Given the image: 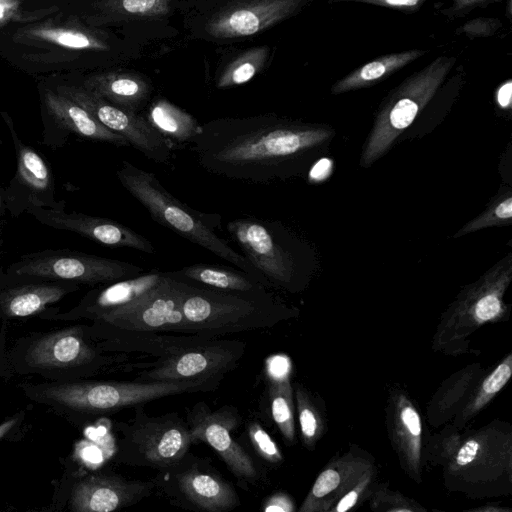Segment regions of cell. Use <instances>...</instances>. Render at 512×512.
<instances>
[{
	"instance_id": "cell-1",
	"label": "cell",
	"mask_w": 512,
	"mask_h": 512,
	"mask_svg": "<svg viewBox=\"0 0 512 512\" xmlns=\"http://www.w3.org/2000/svg\"><path fill=\"white\" fill-rule=\"evenodd\" d=\"M332 134L327 127L272 114L219 118L201 124L191 148L209 173L268 183L298 173L307 154Z\"/></svg>"
},
{
	"instance_id": "cell-2",
	"label": "cell",
	"mask_w": 512,
	"mask_h": 512,
	"mask_svg": "<svg viewBox=\"0 0 512 512\" xmlns=\"http://www.w3.org/2000/svg\"><path fill=\"white\" fill-rule=\"evenodd\" d=\"M220 377L183 381H100L83 379L66 382H22L18 385L31 402L67 419L83 424L129 406L162 397L210 392L220 385Z\"/></svg>"
},
{
	"instance_id": "cell-3",
	"label": "cell",
	"mask_w": 512,
	"mask_h": 512,
	"mask_svg": "<svg viewBox=\"0 0 512 512\" xmlns=\"http://www.w3.org/2000/svg\"><path fill=\"white\" fill-rule=\"evenodd\" d=\"M118 360L91 341L84 324L16 338L0 353V367L10 374L38 376L44 381L91 379L106 372Z\"/></svg>"
},
{
	"instance_id": "cell-4",
	"label": "cell",
	"mask_w": 512,
	"mask_h": 512,
	"mask_svg": "<svg viewBox=\"0 0 512 512\" xmlns=\"http://www.w3.org/2000/svg\"><path fill=\"white\" fill-rule=\"evenodd\" d=\"M116 175L124 189L156 222L230 262L262 283L259 274L247 258L215 232L221 226L219 214L192 209L168 192L155 174L127 160L121 162Z\"/></svg>"
},
{
	"instance_id": "cell-5",
	"label": "cell",
	"mask_w": 512,
	"mask_h": 512,
	"mask_svg": "<svg viewBox=\"0 0 512 512\" xmlns=\"http://www.w3.org/2000/svg\"><path fill=\"white\" fill-rule=\"evenodd\" d=\"M181 308L196 334L213 338L270 328L286 312L268 291H224L187 280Z\"/></svg>"
},
{
	"instance_id": "cell-6",
	"label": "cell",
	"mask_w": 512,
	"mask_h": 512,
	"mask_svg": "<svg viewBox=\"0 0 512 512\" xmlns=\"http://www.w3.org/2000/svg\"><path fill=\"white\" fill-rule=\"evenodd\" d=\"M454 57L438 56L406 78L384 99L363 147L360 165L371 166L384 156L398 136L433 98L455 63Z\"/></svg>"
},
{
	"instance_id": "cell-7",
	"label": "cell",
	"mask_w": 512,
	"mask_h": 512,
	"mask_svg": "<svg viewBox=\"0 0 512 512\" xmlns=\"http://www.w3.org/2000/svg\"><path fill=\"white\" fill-rule=\"evenodd\" d=\"M116 428L120 438L114 458L128 466L168 467L182 459L192 443L188 424L177 413L150 416L143 404L134 406V417Z\"/></svg>"
},
{
	"instance_id": "cell-8",
	"label": "cell",
	"mask_w": 512,
	"mask_h": 512,
	"mask_svg": "<svg viewBox=\"0 0 512 512\" xmlns=\"http://www.w3.org/2000/svg\"><path fill=\"white\" fill-rule=\"evenodd\" d=\"M226 230L265 287L293 289L297 285L301 271L299 244L279 222L243 217L229 221Z\"/></svg>"
},
{
	"instance_id": "cell-9",
	"label": "cell",
	"mask_w": 512,
	"mask_h": 512,
	"mask_svg": "<svg viewBox=\"0 0 512 512\" xmlns=\"http://www.w3.org/2000/svg\"><path fill=\"white\" fill-rule=\"evenodd\" d=\"M184 285L185 280L165 272L157 287L134 302L84 324L85 332L117 330L196 334L181 308Z\"/></svg>"
},
{
	"instance_id": "cell-10",
	"label": "cell",
	"mask_w": 512,
	"mask_h": 512,
	"mask_svg": "<svg viewBox=\"0 0 512 512\" xmlns=\"http://www.w3.org/2000/svg\"><path fill=\"white\" fill-rule=\"evenodd\" d=\"M4 271L11 275L95 286L135 277L144 270L129 262L72 249H45L22 255Z\"/></svg>"
},
{
	"instance_id": "cell-11",
	"label": "cell",
	"mask_w": 512,
	"mask_h": 512,
	"mask_svg": "<svg viewBox=\"0 0 512 512\" xmlns=\"http://www.w3.org/2000/svg\"><path fill=\"white\" fill-rule=\"evenodd\" d=\"M155 487L187 508L207 511H230L240 505L239 496L212 466L188 453L176 463L159 469Z\"/></svg>"
},
{
	"instance_id": "cell-12",
	"label": "cell",
	"mask_w": 512,
	"mask_h": 512,
	"mask_svg": "<svg viewBox=\"0 0 512 512\" xmlns=\"http://www.w3.org/2000/svg\"><path fill=\"white\" fill-rule=\"evenodd\" d=\"M10 133L15 156L16 170L4 188L8 214L14 218L27 214L31 207L64 209L65 201L56 197L55 181L49 164L33 146L20 137L13 120L2 113Z\"/></svg>"
},
{
	"instance_id": "cell-13",
	"label": "cell",
	"mask_w": 512,
	"mask_h": 512,
	"mask_svg": "<svg viewBox=\"0 0 512 512\" xmlns=\"http://www.w3.org/2000/svg\"><path fill=\"white\" fill-rule=\"evenodd\" d=\"M55 90L78 103L103 126L122 136L130 147L150 160L170 164L174 144L157 133L144 116L111 104L83 85L60 84Z\"/></svg>"
},
{
	"instance_id": "cell-14",
	"label": "cell",
	"mask_w": 512,
	"mask_h": 512,
	"mask_svg": "<svg viewBox=\"0 0 512 512\" xmlns=\"http://www.w3.org/2000/svg\"><path fill=\"white\" fill-rule=\"evenodd\" d=\"M245 343L237 340L210 338L175 354L158 358L138 381H183L197 378H223L236 368L245 354Z\"/></svg>"
},
{
	"instance_id": "cell-15",
	"label": "cell",
	"mask_w": 512,
	"mask_h": 512,
	"mask_svg": "<svg viewBox=\"0 0 512 512\" xmlns=\"http://www.w3.org/2000/svg\"><path fill=\"white\" fill-rule=\"evenodd\" d=\"M191 442H205L224 461L230 472L242 483H254L259 471L253 459L232 436L240 424V415L233 406L212 411L204 402L193 406L187 416Z\"/></svg>"
},
{
	"instance_id": "cell-16",
	"label": "cell",
	"mask_w": 512,
	"mask_h": 512,
	"mask_svg": "<svg viewBox=\"0 0 512 512\" xmlns=\"http://www.w3.org/2000/svg\"><path fill=\"white\" fill-rule=\"evenodd\" d=\"M41 106L42 142L52 149L64 146L72 135L117 147H130L122 136L107 129L82 106L55 89L44 87L41 90Z\"/></svg>"
},
{
	"instance_id": "cell-17",
	"label": "cell",
	"mask_w": 512,
	"mask_h": 512,
	"mask_svg": "<svg viewBox=\"0 0 512 512\" xmlns=\"http://www.w3.org/2000/svg\"><path fill=\"white\" fill-rule=\"evenodd\" d=\"M154 481L131 480L110 472L88 473L71 485L67 509L73 512H112L148 497Z\"/></svg>"
},
{
	"instance_id": "cell-18",
	"label": "cell",
	"mask_w": 512,
	"mask_h": 512,
	"mask_svg": "<svg viewBox=\"0 0 512 512\" xmlns=\"http://www.w3.org/2000/svg\"><path fill=\"white\" fill-rule=\"evenodd\" d=\"M27 214L44 226L73 232L104 246L155 253L151 241L113 219L66 211L65 208L31 207Z\"/></svg>"
},
{
	"instance_id": "cell-19",
	"label": "cell",
	"mask_w": 512,
	"mask_h": 512,
	"mask_svg": "<svg viewBox=\"0 0 512 512\" xmlns=\"http://www.w3.org/2000/svg\"><path fill=\"white\" fill-rule=\"evenodd\" d=\"M165 272L152 270L135 277L99 285L88 291L71 309L51 308L39 318L48 321H92L97 317L124 307L157 287Z\"/></svg>"
},
{
	"instance_id": "cell-20",
	"label": "cell",
	"mask_w": 512,
	"mask_h": 512,
	"mask_svg": "<svg viewBox=\"0 0 512 512\" xmlns=\"http://www.w3.org/2000/svg\"><path fill=\"white\" fill-rule=\"evenodd\" d=\"M79 289L80 285L73 282L11 275L1 270L0 319L39 317Z\"/></svg>"
},
{
	"instance_id": "cell-21",
	"label": "cell",
	"mask_w": 512,
	"mask_h": 512,
	"mask_svg": "<svg viewBox=\"0 0 512 512\" xmlns=\"http://www.w3.org/2000/svg\"><path fill=\"white\" fill-rule=\"evenodd\" d=\"M304 0H239L215 12L205 25L214 38L254 35L294 14Z\"/></svg>"
},
{
	"instance_id": "cell-22",
	"label": "cell",
	"mask_w": 512,
	"mask_h": 512,
	"mask_svg": "<svg viewBox=\"0 0 512 512\" xmlns=\"http://www.w3.org/2000/svg\"><path fill=\"white\" fill-rule=\"evenodd\" d=\"M105 353H140L166 357L187 347L206 341L209 336L200 334H180L161 332H130L108 330L86 334Z\"/></svg>"
},
{
	"instance_id": "cell-23",
	"label": "cell",
	"mask_w": 512,
	"mask_h": 512,
	"mask_svg": "<svg viewBox=\"0 0 512 512\" xmlns=\"http://www.w3.org/2000/svg\"><path fill=\"white\" fill-rule=\"evenodd\" d=\"M82 85L111 104L133 112L145 105L150 94L149 84L132 74H100L86 79Z\"/></svg>"
},
{
	"instance_id": "cell-24",
	"label": "cell",
	"mask_w": 512,
	"mask_h": 512,
	"mask_svg": "<svg viewBox=\"0 0 512 512\" xmlns=\"http://www.w3.org/2000/svg\"><path fill=\"white\" fill-rule=\"evenodd\" d=\"M426 53L422 49H410L381 55L351 71L331 88L334 95L372 86L396 73Z\"/></svg>"
},
{
	"instance_id": "cell-25",
	"label": "cell",
	"mask_w": 512,
	"mask_h": 512,
	"mask_svg": "<svg viewBox=\"0 0 512 512\" xmlns=\"http://www.w3.org/2000/svg\"><path fill=\"white\" fill-rule=\"evenodd\" d=\"M171 276L181 278L206 287L238 292L267 291L261 282L250 274L231 267L198 263L168 272Z\"/></svg>"
},
{
	"instance_id": "cell-26",
	"label": "cell",
	"mask_w": 512,
	"mask_h": 512,
	"mask_svg": "<svg viewBox=\"0 0 512 512\" xmlns=\"http://www.w3.org/2000/svg\"><path fill=\"white\" fill-rule=\"evenodd\" d=\"M151 127L162 137L174 144H191L201 124L166 99L154 101L144 116Z\"/></svg>"
},
{
	"instance_id": "cell-27",
	"label": "cell",
	"mask_w": 512,
	"mask_h": 512,
	"mask_svg": "<svg viewBox=\"0 0 512 512\" xmlns=\"http://www.w3.org/2000/svg\"><path fill=\"white\" fill-rule=\"evenodd\" d=\"M25 41L51 44L68 50H107V44L94 33L71 25L43 23L19 31Z\"/></svg>"
},
{
	"instance_id": "cell-28",
	"label": "cell",
	"mask_w": 512,
	"mask_h": 512,
	"mask_svg": "<svg viewBox=\"0 0 512 512\" xmlns=\"http://www.w3.org/2000/svg\"><path fill=\"white\" fill-rule=\"evenodd\" d=\"M268 396L270 412L275 425L285 440L293 443L295 438L294 404L288 376L282 378L269 377Z\"/></svg>"
},
{
	"instance_id": "cell-29",
	"label": "cell",
	"mask_w": 512,
	"mask_h": 512,
	"mask_svg": "<svg viewBox=\"0 0 512 512\" xmlns=\"http://www.w3.org/2000/svg\"><path fill=\"white\" fill-rule=\"evenodd\" d=\"M268 49L259 47L245 52L234 60L219 77V88H230L241 85L251 80L266 62Z\"/></svg>"
},
{
	"instance_id": "cell-30",
	"label": "cell",
	"mask_w": 512,
	"mask_h": 512,
	"mask_svg": "<svg viewBox=\"0 0 512 512\" xmlns=\"http://www.w3.org/2000/svg\"><path fill=\"white\" fill-rule=\"evenodd\" d=\"M512 221V195L510 190L498 196L483 213L465 224L454 237L464 236L480 229L510 224Z\"/></svg>"
},
{
	"instance_id": "cell-31",
	"label": "cell",
	"mask_w": 512,
	"mask_h": 512,
	"mask_svg": "<svg viewBox=\"0 0 512 512\" xmlns=\"http://www.w3.org/2000/svg\"><path fill=\"white\" fill-rule=\"evenodd\" d=\"M397 431L409 463L416 466L420 458L421 420L418 412L409 403L400 407Z\"/></svg>"
},
{
	"instance_id": "cell-32",
	"label": "cell",
	"mask_w": 512,
	"mask_h": 512,
	"mask_svg": "<svg viewBox=\"0 0 512 512\" xmlns=\"http://www.w3.org/2000/svg\"><path fill=\"white\" fill-rule=\"evenodd\" d=\"M511 376V355L501 362L484 380L481 389L472 403L473 411L481 409L507 383Z\"/></svg>"
},
{
	"instance_id": "cell-33",
	"label": "cell",
	"mask_w": 512,
	"mask_h": 512,
	"mask_svg": "<svg viewBox=\"0 0 512 512\" xmlns=\"http://www.w3.org/2000/svg\"><path fill=\"white\" fill-rule=\"evenodd\" d=\"M247 434L254 451L259 457L274 465L282 461L283 457L277 444L259 423L249 422Z\"/></svg>"
},
{
	"instance_id": "cell-34",
	"label": "cell",
	"mask_w": 512,
	"mask_h": 512,
	"mask_svg": "<svg viewBox=\"0 0 512 512\" xmlns=\"http://www.w3.org/2000/svg\"><path fill=\"white\" fill-rule=\"evenodd\" d=\"M296 400L303 441L311 446L319 434V419L307 395L300 388L296 390Z\"/></svg>"
},
{
	"instance_id": "cell-35",
	"label": "cell",
	"mask_w": 512,
	"mask_h": 512,
	"mask_svg": "<svg viewBox=\"0 0 512 512\" xmlns=\"http://www.w3.org/2000/svg\"><path fill=\"white\" fill-rule=\"evenodd\" d=\"M167 2L168 0H113L111 7L127 15L151 16L163 13Z\"/></svg>"
},
{
	"instance_id": "cell-36",
	"label": "cell",
	"mask_w": 512,
	"mask_h": 512,
	"mask_svg": "<svg viewBox=\"0 0 512 512\" xmlns=\"http://www.w3.org/2000/svg\"><path fill=\"white\" fill-rule=\"evenodd\" d=\"M341 482V477L338 471L334 469L324 470L316 479L311 493L307 500L303 503L301 511H304L316 499L323 498L332 491L336 490Z\"/></svg>"
},
{
	"instance_id": "cell-37",
	"label": "cell",
	"mask_w": 512,
	"mask_h": 512,
	"mask_svg": "<svg viewBox=\"0 0 512 512\" xmlns=\"http://www.w3.org/2000/svg\"><path fill=\"white\" fill-rule=\"evenodd\" d=\"M501 27L496 18H476L466 22L460 29L470 37H484L494 34Z\"/></svg>"
},
{
	"instance_id": "cell-38",
	"label": "cell",
	"mask_w": 512,
	"mask_h": 512,
	"mask_svg": "<svg viewBox=\"0 0 512 512\" xmlns=\"http://www.w3.org/2000/svg\"><path fill=\"white\" fill-rule=\"evenodd\" d=\"M40 17L21 12V0H0V27L15 21H29Z\"/></svg>"
},
{
	"instance_id": "cell-39",
	"label": "cell",
	"mask_w": 512,
	"mask_h": 512,
	"mask_svg": "<svg viewBox=\"0 0 512 512\" xmlns=\"http://www.w3.org/2000/svg\"><path fill=\"white\" fill-rule=\"evenodd\" d=\"M25 418L26 412L20 410L3 420L0 423V443L16 439L21 433Z\"/></svg>"
},
{
	"instance_id": "cell-40",
	"label": "cell",
	"mask_w": 512,
	"mask_h": 512,
	"mask_svg": "<svg viewBox=\"0 0 512 512\" xmlns=\"http://www.w3.org/2000/svg\"><path fill=\"white\" fill-rule=\"evenodd\" d=\"M334 2H358L406 12L418 10L427 0H333Z\"/></svg>"
},
{
	"instance_id": "cell-41",
	"label": "cell",
	"mask_w": 512,
	"mask_h": 512,
	"mask_svg": "<svg viewBox=\"0 0 512 512\" xmlns=\"http://www.w3.org/2000/svg\"><path fill=\"white\" fill-rule=\"evenodd\" d=\"M500 0H451V5L442 11L448 17H461L470 11Z\"/></svg>"
},
{
	"instance_id": "cell-42",
	"label": "cell",
	"mask_w": 512,
	"mask_h": 512,
	"mask_svg": "<svg viewBox=\"0 0 512 512\" xmlns=\"http://www.w3.org/2000/svg\"><path fill=\"white\" fill-rule=\"evenodd\" d=\"M293 509L291 499L283 493H276L267 498L262 506V510L265 512H290Z\"/></svg>"
},
{
	"instance_id": "cell-43",
	"label": "cell",
	"mask_w": 512,
	"mask_h": 512,
	"mask_svg": "<svg viewBox=\"0 0 512 512\" xmlns=\"http://www.w3.org/2000/svg\"><path fill=\"white\" fill-rule=\"evenodd\" d=\"M480 445L474 440H468L464 445L460 448L456 456V462L459 466H465L471 463L476 456L478 455Z\"/></svg>"
},
{
	"instance_id": "cell-44",
	"label": "cell",
	"mask_w": 512,
	"mask_h": 512,
	"mask_svg": "<svg viewBox=\"0 0 512 512\" xmlns=\"http://www.w3.org/2000/svg\"><path fill=\"white\" fill-rule=\"evenodd\" d=\"M512 81L502 83L496 92V102L501 109L511 108Z\"/></svg>"
},
{
	"instance_id": "cell-45",
	"label": "cell",
	"mask_w": 512,
	"mask_h": 512,
	"mask_svg": "<svg viewBox=\"0 0 512 512\" xmlns=\"http://www.w3.org/2000/svg\"><path fill=\"white\" fill-rule=\"evenodd\" d=\"M331 169L332 162L329 159H322L311 168L309 179L311 181H322L329 176Z\"/></svg>"
},
{
	"instance_id": "cell-46",
	"label": "cell",
	"mask_w": 512,
	"mask_h": 512,
	"mask_svg": "<svg viewBox=\"0 0 512 512\" xmlns=\"http://www.w3.org/2000/svg\"><path fill=\"white\" fill-rule=\"evenodd\" d=\"M357 500L358 491L352 490L340 500L335 510L338 512H345L352 508L356 504Z\"/></svg>"
},
{
	"instance_id": "cell-47",
	"label": "cell",
	"mask_w": 512,
	"mask_h": 512,
	"mask_svg": "<svg viewBox=\"0 0 512 512\" xmlns=\"http://www.w3.org/2000/svg\"><path fill=\"white\" fill-rule=\"evenodd\" d=\"M6 214H8V211L6 207L4 188L0 185V229L2 228Z\"/></svg>"
}]
</instances>
